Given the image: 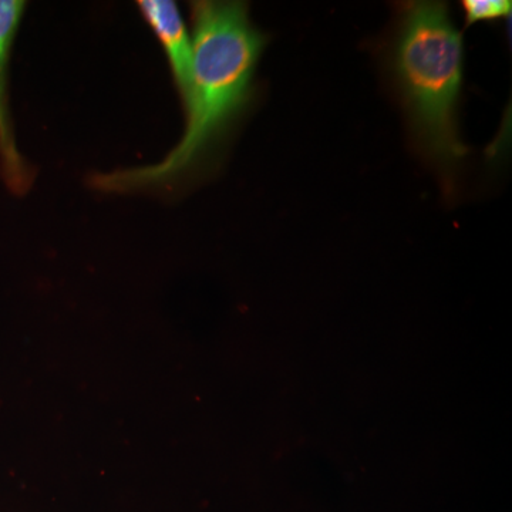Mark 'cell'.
<instances>
[{
  "mask_svg": "<svg viewBox=\"0 0 512 512\" xmlns=\"http://www.w3.org/2000/svg\"><path fill=\"white\" fill-rule=\"evenodd\" d=\"M191 18L194 62L183 137L160 163L92 175L94 190L128 194L187 183L211 163L254 99L266 36L249 19L247 3L192 2Z\"/></svg>",
  "mask_w": 512,
  "mask_h": 512,
  "instance_id": "cell-1",
  "label": "cell"
},
{
  "mask_svg": "<svg viewBox=\"0 0 512 512\" xmlns=\"http://www.w3.org/2000/svg\"><path fill=\"white\" fill-rule=\"evenodd\" d=\"M463 37L441 2L404 5L392 50V72L417 146L450 183L467 156L458 133Z\"/></svg>",
  "mask_w": 512,
  "mask_h": 512,
  "instance_id": "cell-2",
  "label": "cell"
},
{
  "mask_svg": "<svg viewBox=\"0 0 512 512\" xmlns=\"http://www.w3.org/2000/svg\"><path fill=\"white\" fill-rule=\"evenodd\" d=\"M25 10L22 0H0V175L15 195H25L35 181V168L16 143L9 104L10 55Z\"/></svg>",
  "mask_w": 512,
  "mask_h": 512,
  "instance_id": "cell-3",
  "label": "cell"
},
{
  "mask_svg": "<svg viewBox=\"0 0 512 512\" xmlns=\"http://www.w3.org/2000/svg\"><path fill=\"white\" fill-rule=\"evenodd\" d=\"M137 8L163 47L175 89L183 103L192 79V39L180 8L173 0H140Z\"/></svg>",
  "mask_w": 512,
  "mask_h": 512,
  "instance_id": "cell-4",
  "label": "cell"
},
{
  "mask_svg": "<svg viewBox=\"0 0 512 512\" xmlns=\"http://www.w3.org/2000/svg\"><path fill=\"white\" fill-rule=\"evenodd\" d=\"M463 9L467 25H474L510 18L512 3L510 0H463Z\"/></svg>",
  "mask_w": 512,
  "mask_h": 512,
  "instance_id": "cell-5",
  "label": "cell"
}]
</instances>
